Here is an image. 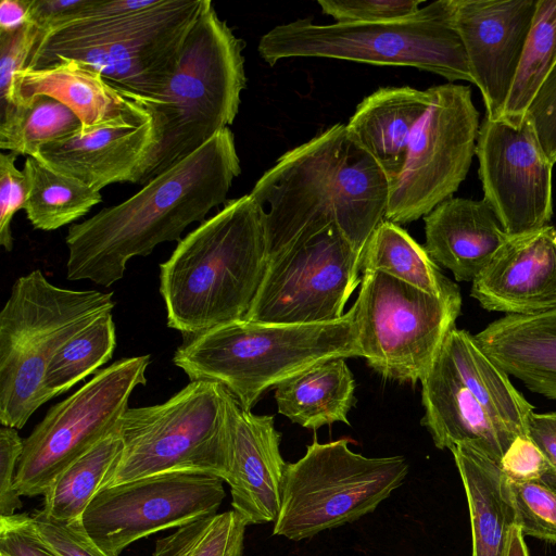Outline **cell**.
I'll return each instance as SVG.
<instances>
[{
	"instance_id": "cell-1",
	"label": "cell",
	"mask_w": 556,
	"mask_h": 556,
	"mask_svg": "<svg viewBox=\"0 0 556 556\" xmlns=\"http://www.w3.org/2000/svg\"><path fill=\"white\" fill-rule=\"evenodd\" d=\"M390 182L338 123L285 154L250 194L262 207L268 260L336 224L362 252L386 218Z\"/></svg>"
},
{
	"instance_id": "cell-2",
	"label": "cell",
	"mask_w": 556,
	"mask_h": 556,
	"mask_svg": "<svg viewBox=\"0 0 556 556\" xmlns=\"http://www.w3.org/2000/svg\"><path fill=\"white\" fill-rule=\"evenodd\" d=\"M240 173L235 136L227 127L127 200L71 225L67 279L111 287L124 277L130 258L149 255L160 243L179 242L188 226L204 222L226 202Z\"/></svg>"
},
{
	"instance_id": "cell-3",
	"label": "cell",
	"mask_w": 556,
	"mask_h": 556,
	"mask_svg": "<svg viewBox=\"0 0 556 556\" xmlns=\"http://www.w3.org/2000/svg\"><path fill=\"white\" fill-rule=\"evenodd\" d=\"M206 1L93 0L67 23L42 35L26 67L75 59L117 89L154 97L176 71Z\"/></svg>"
},
{
	"instance_id": "cell-4",
	"label": "cell",
	"mask_w": 556,
	"mask_h": 556,
	"mask_svg": "<svg viewBox=\"0 0 556 556\" xmlns=\"http://www.w3.org/2000/svg\"><path fill=\"white\" fill-rule=\"evenodd\" d=\"M267 265L262 207L250 193L226 202L160 264L167 326L198 336L244 319Z\"/></svg>"
},
{
	"instance_id": "cell-5",
	"label": "cell",
	"mask_w": 556,
	"mask_h": 556,
	"mask_svg": "<svg viewBox=\"0 0 556 556\" xmlns=\"http://www.w3.org/2000/svg\"><path fill=\"white\" fill-rule=\"evenodd\" d=\"M244 47L245 42L207 0L163 90L151 98L131 93L154 116L160 135L140 185L186 159L233 123L247 86Z\"/></svg>"
},
{
	"instance_id": "cell-6",
	"label": "cell",
	"mask_w": 556,
	"mask_h": 556,
	"mask_svg": "<svg viewBox=\"0 0 556 556\" xmlns=\"http://www.w3.org/2000/svg\"><path fill=\"white\" fill-rule=\"evenodd\" d=\"M362 356L351 309L321 324L236 320L179 346L174 364L193 380L224 386L245 410L282 380L325 359Z\"/></svg>"
},
{
	"instance_id": "cell-7",
	"label": "cell",
	"mask_w": 556,
	"mask_h": 556,
	"mask_svg": "<svg viewBox=\"0 0 556 556\" xmlns=\"http://www.w3.org/2000/svg\"><path fill=\"white\" fill-rule=\"evenodd\" d=\"M257 51L269 65L289 58H326L410 66L450 83L473 84L453 0H438L408 17L382 23L323 25L300 18L263 35Z\"/></svg>"
},
{
	"instance_id": "cell-8",
	"label": "cell",
	"mask_w": 556,
	"mask_h": 556,
	"mask_svg": "<svg viewBox=\"0 0 556 556\" xmlns=\"http://www.w3.org/2000/svg\"><path fill=\"white\" fill-rule=\"evenodd\" d=\"M113 293L71 290L40 269L21 276L0 312V422L22 429L48 402L43 379L55 353L105 312Z\"/></svg>"
},
{
	"instance_id": "cell-9",
	"label": "cell",
	"mask_w": 556,
	"mask_h": 556,
	"mask_svg": "<svg viewBox=\"0 0 556 556\" xmlns=\"http://www.w3.org/2000/svg\"><path fill=\"white\" fill-rule=\"evenodd\" d=\"M229 396L218 382L193 380L164 403L128 407L118 422L123 455L106 486L172 471L225 481Z\"/></svg>"
},
{
	"instance_id": "cell-10",
	"label": "cell",
	"mask_w": 556,
	"mask_h": 556,
	"mask_svg": "<svg viewBox=\"0 0 556 556\" xmlns=\"http://www.w3.org/2000/svg\"><path fill=\"white\" fill-rule=\"evenodd\" d=\"M349 439L319 443L287 465L281 506L273 534L291 541L309 539L374 511L408 473L404 456L366 457Z\"/></svg>"
},
{
	"instance_id": "cell-11",
	"label": "cell",
	"mask_w": 556,
	"mask_h": 556,
	"mask_svg": "<svg viewBox=\"0 0 556 556\" xmlns=\"http://www.w3.org/2000/svg\"><path fill=\"white\" fill-rule=\"evenodd\" d=\"M462 299L431 295L379 271L365 273L350 308L362 357L380 376L421 381L460 313Z\"/></svg>"
},
{
	"instance_id": "cell-12",
	"label": "cell",
	"mask_w": 556,
	"mask_h": 556,
	"mask_svg": "<svg viewBox=\"0 0 556 556\" xmlns=\"http://www.w3.org/2000/svg\"><path fill=\"white\" fill-rule=\"evenodd\" d=\"M149 364L150 355L118 359L49 408L23 441L14 481L21 496L43 495L66 467L117 430L132 391L147 383Z\"/></svg>"
},
{
	"instance_id": "cell-13",
	"label": "cell",
	"mask_w": 556,
	"mask_h": 556,
	"mask_svg": "<svg viewBox=\"0 0 556 556\" xmlns=\"http://www.w3.org/2000/svg\"><path fill=\"white\" fill-rule=\"evenodd\" d=\"M431 89V103L412 135L403 170L390 185L386 219L397 225L425 217L452 198L476 152L480 122L471 88L446 83Z\"/></svg>"
},
{
	"instance_id": "cell-14",
	"label": "cell",
	"mask_w": 556,
	"mask_h": 556,
	"mask_svg": "<svg viewBox=\"0 0 556 556\" xmlns=\"http://www.w3.org/2000/svg\"><path fill=\"white\" fill-rule=\"evenodd\" d=\"M361 255L336 224L268 260L247 320L311 325L343 317L361 279Z\"/></svg>"
},
{
	"instance_id": "cell-15",
	"label": "cell",
	"mask_w": 556,
	"mask_h": 556,
	"mask_svg": "<svg viewBox=\"0 0 556 556\" xmlns=\"http://www.w3.org/2000/svg\"><path fill=\"white\" fill-rule=\"evenodd\" d=\"M219 477L172 471L101 489L81 516L89 536L110 556L155 532L217 513L226 493Z\"/></svg>"
},
{
	"instance_id": "cell-16",
	"label": "cell",
	"mask_w": 556,
	"mask_h": 556,
	"mask_svg": "<svg viewBox=\"0 0 556 556\" xmlns=\"http://www.w3.org/2000/svg\"><path fill=\"white\" fill-rule=\"evenodd\" d=\"M475 154L479 161L483 199L510 237L549 225L554 164L526 116L520 119L484 116Z\"/></svg>"
},
{
	"instance_id": "cell-17",
	"label": "cell",
	"mask_w": 556,
	"mask_h": 556,
	"mask_svg": "<svg viewBox=\"0 0 556 556\" xmlns=\"http://www.w3.org/2000/svg\"><path fill=\"white\" fill-rule=\"evenodd\" d=\"M122 91L130 99L125 113L46 144L35 157L98 191L117 182L140 184L159 146V129L148 109Z\"/></svg>"
},
{
	"instance_id": "cell-18",
	"label": "cell",
	"mask_w": 556,
	"mask_h": 556,
	"mask_svg": "<svg viewBox=\"0 0 556 556\" xmlns=\"http://www.w3.org/2000/svg\"><path fill=\"white\" fill-rule=\"evenodd\" d=\"M538 0H453L454 20L485 117L502 116Z\"/></svg>"
},
{
	"instance_id": "cell-19",
	"label": "cell",
	"mask_w": 556,
	"mask_h": 556,
	"mask_svg": "<svg viewBox=\"0 0 556 556\" xmlns=\"http://www.w3.org/2000/svg\"><path fill=\"white\" fill-rule=\"evenodd\" d=\"M228 471L231 505L245 523L275 522L281 506L287 463L280 453L281 435L274 417L243 409L228 400Z\"/></svg>"
},
{
	"instance_id": "cell-20",
	"label": "cell",
	"mask_w": 556,
	"mask_h": 556,
	"mask_svg": "<svg viewBox=\"0 0 556 556\" xmlns=\"http://www.w3.org/2000/svg\"><path fill=\"white\" fill-rule=\"evenodd\" d=\"M471 283V296L490 312L556 311V227L509 237Z\"/></svg>"
},
{
	"instance_id": "cell-21",
	"label": "cell",
	"mask_w": 556,
	"mask_h": 556,
	"mask_svg": "<svg viewBox=\"0 0 556 556\" xmlns=\"http://www.w3.org/2000/svg\"><path fill=\"white\" fill-rule=\"evenodd\" d=\"M425 416L434 445L451 450L469 444L500 464L515 434L495 421L466 388L445 353L440 351L421 380Z\"/></svg>"
},
{
	"instance_id": "cell-22",
	"label": "cell",
	"mask_w": 556,
	"mask_h": 556,
	"mask_svg": "<svg viewBox=\"0 0 556 556\" xmlns=\"http://www.w3.org/2000/svg\"><path fill=\"white\" fill-rule=\"evenodd\" d=\"M424 222L425 250L457 281L472 282L510 237L484 199L452 197Z\"/></svg>"
},
{
	"instance_id": "cell-23",
	"label": "cell",
	"mask_w": 556,
	"mask_h": 556,
	"mask_svg": "<svg viewBox=\"0 0 556 556\" xmlns=\"http://www.w3.org/2000/svg\"><path fill=\"white\" fill-rule=\"evenodd\" d=\"M432 100V89L383 87L367 96L346 124L390 185L401 175L412 135Z\"/></svg>"
},
{
	"instance_id": "cell-24",
	"label": "cell",
	"mask_w": 556,
	"mask_h": 556,
	"mask_svg": "<svg viewBox=\"0 0 556 556\" xmlns=\"http://www.w3.org/2000/svg\"><path fill=\"white\" fill-rule=\"evenodd\" d=\"M475 338L508 375L529 390L556 401V311L506 315Z\"/></svg>"
},
{
	"instance_id": "cell-25",
	"label": "cell",
	"mask_w": 556,
	"mask_h": 556,
	"mask_svg": "<svg viewBox=\"0 0 556 556\" xmlns=\"http://www.w3.org/2000/svg\"><path fill=\"white\" fill-rule=\"evenodd\" d=\"M20 105L36 96H48L67 106L90 129L125 113L129 97L113 87L83 61L59 58L40 68L26 67L16 76Z\"/></svg>"
},
{
	"instance_id": "cell-26",
	"label": "cell",
	"mask_w": 556,
	"mask_h": 556,
	"mask_svg": "<svg viewBox=\"0 0 556 556\" xmlns=\"http://www.w3.org/2000/svg\"><path fill=\"white\" fill-rule=\"evenodd\" d=\"M464 484L472 536V556H505L516 516L509 481L500 464L469 444L450 450Z\"/></svg>"
},
{
	"instance_id": "cell-27",
	"label": "cell",
	"mask_w": 556,
	"mask_h": 556,
	"mask_svg": "<svg viewBox=\"0 0 556 556\" xmlns=\"http://www.w3.org/2000/svg\"><path fill=\"white\" fill-rule=\"evenodd\" d=\"M355 382L344 357L316 363L275 387L279 414L304 428L317 430L334 422L350 425Z\"/></svg>"
},
{
	"instance_id": "cell-28",
	"label": "cell",
	"mask_w": 556,
	"mask_h": 556,
	"mask_svg": "<svg viewBox=\"0 0 556 556\" xmlns=\"http://www.w3.org/2000/svg\"><path fill=\"white\" fill-rule=\"evenodd\" d=\"M442 351L466 388L495 421L515 435H528L533 406L513 386L509 375L482 350L475 336L454 326Z\"/></svg>"
},
{
	"instance_id": "cell-29",
	"label": "cell",
	"mask_w": 556,
	"mask_h": 556,
	"mask_svg": "<svg viewBox=\"0 0 556 556\" xmlns=\"http://www.w3.org/2000/svg\"><path fill=\"white\" fill-rule=\"evenodd\" d=\"M361 271L386 274L441 299H462L457 285L441 273L425 248L400 225L386 218L362 252Z\"/></svg>"
},
{
	"instance_id": "cell-30",
	"label": "cell",
	"mask_w": 556,
	"mask_h": 556,
	"mask_svg": "<svg viewBox=\"0 0 556 556\" xmlns=\"http://www.w3.org/2000/svg\"><path fill=\"white\" fill-rule=\"evenodd\" d=\"M123 451L117 428L53 480L43 494L42 511L58 521L81 520L92 498L109 483Z\"/></svg>"
},
{
	"instance_id": "cell-31",
	"label": "cell",
	"mask_w": 556,
	"mask_h": 556,
	"mask_svg": "<svg viewBox=\"0 0 556 556\" xmlns=\"http://www.w3.org/2000/svg\"><path fill=\"white\" fill-rule=\"evenodd\" d=\"M23 172L29 188L24 211L35 229L50 231L72 224L102 201L100 191L36 157H26Z\"/></svg>"
},
{
	"instance_id": "cell-32",
	"label": "cell",
	"mask_w": 556,
	"mask_h": 556,
	"mask_svg": "<svg viewBox=\"0 0 556 556\" xmlns=\"http://www.w3.org/2000/svg\"><path fill=\"white\" fill-rule=\"evenodd\" d=\"M80 128L79 118L63 103L36 96L0 116V148L35 157L41 147Z\"/></svg>"
},
{
	"instance_id": "cell-33",
	"label": "cell",
	"mask_w": 556,
	"mask_h": 556,
	"mask_svg": "<svg viewBox=\"0 0 556 556\" xmlns=\"http://www.w3.org/2000/svg\"><path fill=\"white\" fill-rule=\"evenodd\" d=\"M115 345V325L110 311L75 334L52 357L43 379L48 401L98 372L111 359Z\"/></svg>"
},
{
	"instance_id": "cell-34",
	"label": "cell",
	"mask_w": 556,
	"mask_h": 556,
	"mask_svg": "<svg viewBox=\"0 0 556 556\" xmlns=\"http://www.w3.org/2000/svg\"><path fill=\"white\" fill-rule=\"evenodd\" d=\"M556 64V0H538L502 116L520 119Z\"/></svg>"
},
{
	"instance_id": "cell-35",
	"label": "cell",
	"mask_w": 556,
	"mask_h": 556,
	"mask_svg": "<svg viewBox=\"0 0 556 556\" xmlns=\"http://www.w3.org/2000/svg\"><path fill=\"white\" fill-rule=\"evenodd\" d=\"M247 526L233 509L199 518L159 539L150 556H243Z\"/></svg>"
},
{
	"instance_id": "cell-36",
	"label": "cell",
	"mask_w": 556,
	"mask_h": 556,
	"mask_svg": "<svg viewBox=\"0 0 556 556\" xmlns=\"http://www.w3.org/2000/svg\"><path fill=\"white\" fill-rule=\"evenodd\" d=\"M515 525L522 534L556 544V470L539 478L510 483Z\"/></svg>"
},
{
	"instance_id": "cell-37",
	"label": "cell",
	"mask_w": 556,
	"mask_h": 556,
	"mask_svg": "<svg viewBox=\"0 0 556 556\" xmlns=\"http://www.w3.org/2000/svg\"><path fill=\"white\" fill-rule=\"evenodd\" d=\"M42 34L34 23L0 33V116L20 105L16 76L26 68Z\"/></svg>"
},
{
	"instance_id": "cell-38",
	"label": "cell",
	"mask_w": 556,
	"mask_h": 556,
	"mask_svg": "<svg viewBox=\"0 0 556 556\" xmlns=\"http://www.w3.org/2000/svg\"><path fill=\"white\" fill-rule=\"evenodd\" d=\"M324 14L340 24L382 23L419 11L422 0H318Z\"/></svg>"
},
{
	"instance_id": "cell-39",
	"label": "cell",
	"mask_w": 556,
	"mask_h": 556,
	"mask_svg": "<svg viewBox=\"0 0 556 556\" xmlns=\"http://www.w3.org/2000/svg\"><path fill=\"white\" fill-rule=\"evenodd\" d=\"M31 516L40 541L56 556H110L89 536L81 520L58 521L42 509Z\"/></svg>"
},
{
	"instance_id": "cell-40",
	"label": "cell",
	"mask_w": 556,
	"mask_h": 556,
	"mask_svg": "<svg viewBox=\"0 0 556 556\" xmlns=\"http://www.w3.org/2000/svg\"><path fill=\"white\" fill-rule=\"evenodd\" d=\"M17 154H0V244L10 252L13 249L11 222L14 214L24 208L28 193L25 173L16 165Z\"/></svg>"
},
{
	"instance_id": "cell-41",
	"label": "cell",
	"mask_w": 556,
	"mask_h": 556,
	"mask_svg": "<svg viewBox=\"0 0 556 556\" xmlns=\"http://www.w3.org/2000/svg\"><path fill=\"white\" fill-rule=\"evenodd\" d=\"M526 117L530 121L538 140L552 164L556 163V64L548 73L534 98Z\"/></svg>"
},
{
	"instance_id": "cell-42",
	"label": "cell",
	"mask_w": 556,
	"mask_h": 556,
	"mask_svg": "<svg viewBox=\"0 0 556 556\" xmlns=\"http://www.w3.org/2000/svg\"><path fill=\"white\" fill-rule=\"evenodd\" d=\"M23 439L17 429L0 428V516H12L22 507L21 495L15 490L14 481L17 465L23 453Z\"/></svg>"
},
{
	"instance_id": "cell-43",
	"label": "cell",
	"mask_w": 556,
	"mask_h": 556,
	"mask_svg": "<svg viewBox=\"0 0 556 556\" xmlns=\"http://www.w3.org/2000/svg\"><path fill=\"white\" fill-rule=\"evenodd\" d=\"M500 467L510 483L539 478L552 468L529 435H517L504 453Z\"/></svg>"
},
{
	"instance_id": "cell-44",
	"label": "cell",
	"mask_w": 556,
	"mask_h": 556,
	"mask_svg": "<svg viewBox=\"0 0 556 556\" xmlns=\"http://www.w3.org/2000/svg\"><path fill=\"white\" fill-rule=\"evenodd\" d=\"M0 551L9 556H56L36 533L33 516H0Z\"/></svg>"
},
{
	"instance_id": "cell-45",
	"label": "cell",
	"mask_w": 556,
	"mask_h": 556,
	"mask_svg": "<svg viewBox=\"0 0 556 556\" xmlns=\"http://www.w3.org/2000/svg\"><path fill=\"white\" fill-rule=\"evenodd\" d=\"M93 0H31V23L50 33L85 10Z\"/></svg>"
},
{
	"instance_id": "cell-46",
	"label": "cell",
	"mask_w": 556,
	"mask_h": 556,
	"mask_svg": "<svg viewBox=\"0 0 556 556\" xmlns=\"http://www.w3.org/2000/svg\"><path fill=\"white\" fill-rule=\"evenodd\" d=\"M528 435L556 470V412H533L528 420Z\"/></svg>"
},
{
	"instance_id": "cell-47",
	"label": "cell",
	"mask_w": 556,
	"mask_h": 556,
	"mask_svg": "<svg viewBox=\"0 0 556 556\" xmlns=\"http://www.w3.org/2000/svg\"><path fill=\"white\" fill-rule=\"evenodd\" d=\"M31 0H2L0 3V33L13 31L31 23Z\"/></svg>"
},
{
	"instance_id": "cell-48",
	"label": "cell",
	"mask_w": 556,
	"mask_h": 556,
	"mask_svg": "<svg viewBox=\"0 0 556 556\" xmlns=\"http://www.w3.org/2000/svg\"><path fill=\"white\" fill-rule=\"evenodd\" d=\"M505 556H530L521 530L513 525L508 531Z\"/></svg>"
},
{
	"instance_id": "cell-49",
	"label": "cell",
	"mask_w": 556,
	"mask_h": 556,
	"mask_svg": "<svg viewBox=\"0 0 556 556\" xmlns=\"http://www.w3.org/2000/svg\"><path fill=\"white\" fill-rule=\"evenodd\" d=\"M0 556H9L7 553L0 551Z\"/></svg>"
}]
</instances>
